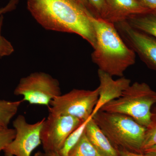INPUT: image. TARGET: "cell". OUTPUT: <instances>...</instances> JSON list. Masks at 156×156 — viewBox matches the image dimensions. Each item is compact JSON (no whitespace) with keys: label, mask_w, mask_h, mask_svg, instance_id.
Here are the masks:
<instances>
[{"label":"cell","mask_w":156,"mask_h":156,"mask_svg":"<svg viewBox=\"0 0 156 156\" xmlns=\"http://www.w3.org/2000/svg\"><path fill=\"white\" fill-rule=\"evenodd\" d=\"M35 20L48 30L76 34L93 48L96 44L93 14L74 0H27Z\"/></svg>","instance_id":"1"},{"label":"cell","mask_w":156,"mask_h":156,"mask_svg":"<svg viewBox=\"0 0 156 156\" xmlns=\"http://www.w3.org/2000/svg\"><path fill=\"white\" fill-rule=\"evenodd\" d=\"M96 44L92 54L93 62L110 75L122 77L136 60L135 52L124 43L114 23L92 15Z\"/></svg>","instance_id":"2"},{"label":"cell","mask_w":156,"mask_h":156,"mask_svg":"<svg viewBox=\"0 0 156 156\" xmlns=\"http://www.w3.org/2000/svg\"><path fill=\"white\" fill-rule=\"evenodd\" d=\"M101 130L118 151L143 154L146 128L122 114L99 110L92 116Z\"/></svg>","instance_id":"3"},{"label":"cell","mask_w":156,"mask_h":156,"mask_svg":"<svg viewBox=\"0 0 156 156\" xmlns=\"http://www.w3.org/2000/svg\"><path fill=\"white\" fill-rule=\"evenodd\" d=\"M156 104V92L145 83L130 85L119 98L103 105L99 110L129 116L147 128L153 115L152 106Z\"/></svg>","instance_id":"4"},{"label":"cell","mask_w":156,"mask_h":156,"mask_svg":"<svg viewBox=\"0 0 156 156\" xmlns=\"http://www.w3.org/2000/svg\"><path fill=\"white\" fill-rule=\"evenodd\" d=\"M14 93L22 96L23 101L30 105L48 108L53 99L62 94L58 80L44 72L31 73L21 78Z\"/></svg>","instance_id":"5"},{"label":"cell","mask_w":156,"mask_h":156,"mask_svg":"<svg viewBox=\"0 0 156 156\" xmlns=\"http://www.w3.org/2000/svg\"><path fill=\"white\" fill-rule=\"evenodd\" d=\"M99 96L98 88L93 90L73 89L55 98L49 112L75 117L85 122L92 117Z\"/></svg>","instance_id":"6"},{"label":"cell","mask_w":156,"mask_h":156,"mask_svg":"<svg viewBox=\"0 0 156 156\" xmlns=\"http://www.w3.org/2000/svg\"><path fill=\"white\" fill-rule=\"evenodd\" d=\"M83 122L72 116L49 112L41 131V144L45 152H58L68 136Z\"/></svg>","instance_id":"7"},{"label":"cell","mask_w":156,"mask_h":156,"mask_svg":"<svg viewBox=\"0 0 156 156\" xmlns=\"http://www.w3.org/2000/svg\"><path fill=\"white\" fill-rule=\"evenodd\" d=\"M45 119L30 124L24 116H17L13 122L16 135L3 150L5 156H30L33 151L42 144L41 131Z\"/></svg>","instance_id":"8"},{"label":"cell","mask_w":156,"mask_h":156,"mask_svg":"<svg viewBox=\"0 0 156 156\" xmlns=\"http://www.w3.org/2000/svg\"><path fill=\"white\" fill-rule=\"evenodd\" d=\"M122 36L150 68L156 70V39L126 22L115 23Z\"/></svg>","instance_id":"9"},{"label":"cell","mask_w":156,"mask_h":156,"mask_svg":"<svg viewBox=\"0 0 156 156\" xmlns=\"http://www.w3.org/2000/svg\"><path fill=\"white\" fill-rule=\"evenodd\" d=\"M98 73L100 82L98 87L99 96L92 116L105 105L121 97L124 91L131 85L130 80L123 76L114 80L112 76L100 69L98 70Z\"/></svg>","instance_id":"10"},{"label":"cell","mask_w":156,"mask_h":156,"mask_svg":"<svg viewBox=\"0 0 156 156\" xmlns=\"http://www.w3.org/2000/svg\"><path fill=\"white\" fill-rule=\"evenodd\" d=\"M107 14L105 20L113 23L126 21L134 15L146 14L153 10L139 0H106Z\"/></svg>","instance_id":"11"},{"label":"cell","mask_w":156,"mask_h":156,"mask_svg":"<svg viewBox=\"0 0 156 156\" xmlns=\"http://www.w3.org/2000/svg\"><path fill=\"white\" fill-rule=\"evenodd\" d=\"M85 132L90 142L101 155L119 156V151L112 144L92 117L88 120Z\"/></svg>","instance_id":"12"},{"label":"cell","mask_w":156,"mask_h":156,"mask_svg":"<svg viewBox=\"0 0 156 156\" xmlns=\"http://www.w3.org/2000/svg\"><path fill=\"white\" fill-rule=\"evenodd\" d=\"M131 26L151 36L156 39V11L134 15L126 20Z\"/></svg>","instance_id":"13"},{"label":"cell","mask_w":156,"mask_h":156,"mask_svg":"<svg viewBox=\"0 0 156 156\" xmlns=\"http://www.w3.org/2000/svg\"><path fill=\"white\" fill-rule=\"evenodd\" d=\"M23 101L0 100V128H9V124L16 115Z\"/></svg>","instance_id":"14"},{"label":"cell","mask_w":156,"mask_h":156,"mask_svg":"<svg viewBox=\"0 0 156 156\" xmlns=\"http://www.w3.org/2000/svg\"><path fill=\"white\" fill-rule=\"evenodd\" d=\"M88 120L82 123L80 126L68 136L62 147L58 152V153L60 156H69L71 152L77 144L85 133V128Z\"/></svg>","instance_id":"15"},{"label":"cell","mask_w":156,"mask_h":156,"mask_svg":"<svg viewBox=\"0 0 156 156\" xmlns=\"http://www.w3.org/2000/svg\"><path fill=\"white\" fill-rule=\"evenodd\" d=\"M69 156H102L90 142L84 133Z\"/></svg>","instance_id":"16"},{"label":"cell","mask_w":156,"mask_h":156,"mask_svg":"<svg viewBox=\"0 0 156 156\" xmlns=\"http://www.w3.org/2000/svg\"><path fill=\"white\" fill-rule=\"evenodd\" d=\"M150 124L146 128L142 147L143 153L146 150L156 145V114L154 113Z\"/></svg>","instance_id":"17"},{"label":"cell","mask_w":156,"mask_h":156,"mask_svg":"<svg viewBox=\"0 0 156 156\" xmlns=\"http://www.w3.org/2000/svg\"><path fill=\"white\" fill-rule=\"evenodd\" d=\"M3 15L0 16V58L10 56L14 51L11 42L2 36V29L4 22Z\"/></svg>","instance_id":"18"},{"label":"cell","mask_w":156,"mask_h":156,"mask_svg":"<svg viewBox=\"0 0 156 156\" xmlns=\"http://www.w3.org/2000/svg\"><path fill=\"white\" fill-rule=\"evenodd\" d=\"M16 131L13 128H0V152L4 150L15 138Z\"/></svg>","instance_id":"19"},{"label":"cell","mask_w":156,"mask_h":156,"mask_svg":"<svg viewBox=\"0 0 156 156\" xmlns=\"http://www.w3.org/2000/svg\"><path fill=\"white\" fill-rule=\"evenodd\" d=\"M90 7L93 8L99 15L98 17L105 20L107 14L106 0H87Z\"/></svg>","instance_id":"20"},{"label":"cell","mask_w":156,"mask_h":156,"mask_svg":"<svg viewBox=\"0 0 156 156\" xmlns=\"http://www.w3.org/2000/svg\"><path fill=\"white\" fill-rule=\"evenodd\" d=\"M19 1V0H9V2L5 7L0 9V16L16 9Z\"/></svg>","instance_id":"21"},{"label":"cell","mask_w":156,"mask_h":156,"mask_svg":"<svg viewBox=\"0 0 156 156\" xmlns=\"http://www.w3.org/2000/svg\"><path fill=\"white\" fill-rule=\"evenodd\" d=\"M119 152V156H156V155H152L147 154L144 153L140 154L132 152L126 150L120 151Z\"/></svg>","instance_id":"22"},{"label":"cell","mask_w":156,"mask_h":156,"mask_svg":"<svg viewBox=\"0 0 156 156\" xmlns=\"http://www.w3.org/2000/svg\"><path fill=\"white\" fill-rule=\"evenodd\" d=\"M149 9L156 11V0H139Z\"/></svg>","instance_id":"23"},{"label":"cell","mask_w":156,"mask_h":156,"mask_svg":"<svg viewBox=\"0 0 156 156\" xmlns=\"http://www.w3.org/2000/svg\"><path fill=\"white\" fill-rule=\"evenodd\" d=\"M144 153L152 155H156V145L146 150L144 152Z\"/></svg>","instance_id":"24"},{"label":"cell","mask_w":156,"mask_h":156,"mask_svg":"<svg viewBox=\"0 0 156 156\" xmlns=\"http://www.w3.org/2000/svg\"><path fill=\"white\" fill-rule=\"evenodd\" d=\"M74 1L79 3L81 5L83 6L89 11V7H90V6H89V3L87 2V0H74Z\"/></svg>","instance_id":"25"},{"label":"cell","mask_w":156,"mask_h":156,"mask_svg":"<svg viewBox=\"0 0 156 156\" xmlns=\"http://www.w3.org/2000/svg\"><path fill=\"white\" fill-rule=\"evenodd\" d=\"M45 156H61L58 152L54 151H49L45 152Z\"/></svg>","instance_id":"26"},{"label":"cell","mask_w":156,"mask_h":156,"mask_svg":"<svg viewBox=\"0 0 156 156\" xmlns=\"http://www.w3.org/2000/svg\"><path fill=\"white\" fill-rule=\"evenodd\" d=\"M34 156H45L44 153H42L41 152L38 151L35 154Z\"/></svg>","instance_id":"27"},{"label":"cell","mask_w":156,"mask_h":156,"mask_svg":"<svg viewBox=\"0 0 156 156\" xmlns=\"http://www.w3.org/2000/svg\"><path fill=\"white\" fill-rule=\"evenodd\" d=\"M156 114V107L154 108L153 111L152 112Z\"/></svg>","instance_id":"28"}]
</instances>
